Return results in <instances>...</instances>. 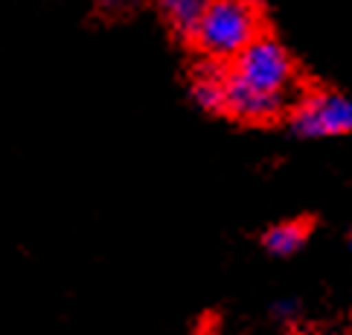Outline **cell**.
Returning <instances> with one entry per match:
<instances>
[{"instance_id":"cell-3","label":"cell","mask_w":352,"mask_h":335,"mask_svg":"<svg viewBox=\"0 0 352 335\" xmlns=\"http://www.w3.org/2000/svg\"><path fill=\"white\" fill-rule=\"evenodd\" d=\"M300 138H335L352 131V99L338 91H311L292 111Z\"/></svg>"},{"instance_id":"cell-9","label":"cell","mask_w":352,"mask_h":335,"mask_svg":"<svg viewBox=\"0 0 352 335\" xmlns=\"http://www.w3.org/2000/svg\"><path fill=\"white\" fill-rule=\"evenodd\" d=\"M349 242H352V233H349Z\"/></svg>"},{"instance_id":"cell-5","label":"cell","mask_w":352,"mask_h":335,"mask_svg":"<svg viewBox=\"0 0 352 335\" xmlns=\"http://www.w3.org/2000/svg\"><path fill=\"white\" fill-rule=\"evenodd\" d=\"M212 0H155V9H157V18L160 23L166 27V32L172 35L178 44L190 47L192 35L198 30L204 12L210 9Z\"/></svg>"},{"instance_id":"cell-4","label":"cell","mask_w":352,"mask_h":335,"mask_svg":"<svg viewBox=\"0 0 352 335\" xmlns=\"http://www.w3.org/2000/svg\"><path fill=\"white\" fill-rule=\"evenodd\" d=\"M294 102L288 96H268L239 82L228 67L224 82V117H230L242 126H271V122L292 117Z\"/></svg>"},{"instance_id":"cell-8","label":"cell","mask_w":352,"mask_h":335,"mask_svg":"<svg viewBox=\"0 0 352 335\" xmlns=\"http://www.w3.org/2000/svg\"><path fill=\"white\" fill-rule=\"evenodd\" d=\"M294 312H297V306H294V303H288V301H283V303H276V306H274V318H280V321L294 318Z\"/></svg>"},{"instance_id":"cell-2","label":"cell","mask_w":352,"mask_h":335,"mask_svg":"<svg viewBox=\"0 0 352 335\" xmlns=\"http://www.w3.org/2000/svg\"><path fill=\"white\" fill-rule=\"evenodd\" d=\"M228 67L239 82L259 91V94H268V96H288L292 94L294 58L288 56L283 41L274 39L271 32H262L259 39L248 50H242Z\"/></svg>"},{"instance_id":"cell-1","label":"cell","mask_w":352,"mask_h":335,"mask_svg":"<svg viewBox=\"0 0 352 335\" xmlns=\"http://www.w3.org/2000/svg\"><path fill=\"white\" fill-rule=\"evenodd\" d=\"M265 32L259 0H212L190 41L198 58L219 65L230 61Z\"/></svg>"},{"instance_id":"cell-7","label":"cell","mask_w":352,"mask_h":335,"mask_svg":"<svg viewBox=\"0 0 352 335\" xmlns=\"http://www.w3.org/2000/svg\"><path fill=\"white\" fill-rule=\"evenodd\" d=\"M309 233H311L309 219H288V221H280V225H271L262 233V245L274 257H292L306 245Z\"/></svg>"},{"instance_id":"cell-6","label":"cell","mask_w":352,"mask_h":335,"mask_svg":"<svg viewBox=\"0 0 352 335\" xmlns=\"http://www.w3.org/2000/svg\"><path fill=\"white\" fill-rule=\"evenodd\" d=\"M224 82H228V65L198 58L190 73V94L195 105L207 114H224Z\"/></svg>"}]
</instances>
